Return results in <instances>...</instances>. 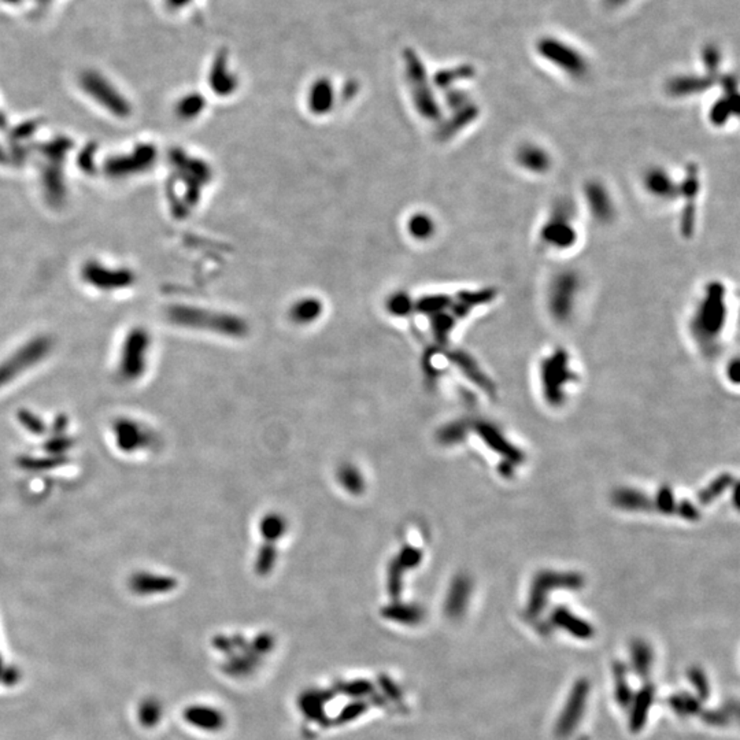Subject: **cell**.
Wrapping results in <instances>:
<instances>
[{
	"mask_svg": "<svg viewBox=\"0 0 740 740\" xmlns=\"http://www.w3.org/2000/svg\"><path fill=\"white\" fill-rule=\"evenodd\" d=\"M728 321V292L724 283H707L690 320V332L699 349L712 354L719 349V337Z\"/></svg>",
	"mask_w": 740,
	"mask_h": 740,
	"instance_id": "cell-1",
	"label": "cell"
},
{
	"mask_svg": "<svg viewBox=\"0 0 740 740\" xmlns=\"http://www.w3.org/2000/svg\"><path fill=\"white\" fill-rule=\"evenodd\" d=\"M536 55L554 70L571 80H584L591 70L587 55L571 41L554 35H544L534 43Z\"/></svg>",
	"mask_w": 740,
	"mask_h": 740,
	"instance_id": "cell-2",
	"label": "cell"
},
{
	"mask_svg": "<svg viewBox=\"0 0 740 740\" xmlns=\"http://www.w3.org/2000/svg\"><path fill=\"white\" fill-rule=\"evenodd\" d=\"M576 217L575 203L568 198L558 199L539 228L537 239L540 245L555 252H565L575 248L578 242Z\"/></svg>",
	"mask_w": 740,
	"mask_h": 740,
	"instance_id": "cell-3",
	"label": "cell"
},
{
	"mask_svg": "<svg viewBox=\"0 0 740 740\" xmlns=\"http://www.w3.org/2000/svg\"><path fill=\"white\" fill-rule=\"evenodd\" d=\"M581 279L572 269L555 273L547 287V308L556 323H566L575 314Z\"/></svg>",
	"mask_w": 740,
	"mask_h": 740,
	"instance_id": "cell-4",
	"label": "cell"
},
{
	"mask_svg": "<svg viewBox=\"0 0 740 740\" xmlns=\"http://www.w3.org/2000/svg\"><path fill=\"white\" fill-rule=\"evenodd\" d=\"M702 188V177L698 164L688 162L684 166L683 176L678 180L680 217L678 229L683 239H693L698 224V201Z\"/></svg>",
	"mask_w": 740,
	"mask_h": 740,
	"instance_id": "cell-5",
	"label": "cell"
},
{
	"mask_svg": "<svg viewBox=\"0 0 740 740\" xmlns=\"http://www.w3.org/2000/svg\"><path fill=\"white\" fill-rule=\"evenodd\" d=\"M51 342L47 337H38L11 354L0 362V388L11 384L26 370L40 364L51 351Z\"/></svg>",
	"mask_w": 740,
	"mask_h": 740,
	"instance_id": "cell-6",
	"label": "cell"
},
{
	"mask_svg": "<svg viewBox=\"0 0 740 740\" xmlns=\"http://www.w3.org/2000/svg\"><path fill=\"white\" fill-rule=\"evenodd\" d=\"M150 339L145 332L135 330L123 342L118 364V377L125 383L138 381L147 369V352Z\"/></svg>",
	"mask_w": 740,
	"mask_h": 740,
	"instance_id": "cell-7",
	"label": "cell"
},
{
	"mask_svg": "<svg viewBox=\"0 0 740 740\" xmlns=\"http://www.w3.org/2000/svg\"><path fill=\"white\" fill-rule=\"evenodd\" d=\"M540 371L549 402L558 405L562 399V387L572 377L566 351L556 349L551 355H549L544 361H542Z\"/></svg>",
	"mask_w": 740,
	"mask_h": 740,
	"instance_id": "cell-8",
	"label": "cell"
},
{
	"mask_svg": "<svg viewBox=\"0 0 740 740\" xmlns=\"http://www.w3.org/2000/svg\"><path fill=\"white\" fill-rule=\"evenodd\" d=\"M113 436L117 447L126 454L150 449L155 443L154 432L130 418L117 420L113 424Z\"/></svg>",
	"mask_w": 740,
	"mask_h": 740,
	"instance_id": "cell-9",
	"label": "cell"
},
{
	"mask_svg": "<svg viewBox=\"0 0 740 740\" xmlns=\"http://www.w3.org/2000/svg\"><path fill=\"white\" fill-rule=\"evenodd\" d=\"M583 584L581 577L577 575H558L553 572H544L536 577L534 585L531 588L529 602H528V613L529 616L536 617L544 610L547 602V593L553 588H572L576 590Z\"/></svg>",
	"mask_w": 740,
	"mask_h": 740,
	"instance_id": "cell-10",
	"label": "cell"
},
{
	"mask_svg": "<svg viewBox=\"0 0 740 740\" xmlns=\"http://www.w3.org/2000/svg\"><path fill=\"white\" fill-rule=\"evenodd\" d=\"M583 199L590 215L600 224L612 223L617 215L616 202L609 188L600 181L590 180L583 186Z\"/></svg>",
	"mask_w": 740,
	"mask_h": 740,
	"instance_id": "cell-11",
	"label": "cell"
},
{
	"mask_svg": "<svg viewBox=\"0 0 740 740\" xmlns=\"http://www.w3.org/2000/svg\"><path fill=\"white\" fill-rule=\"evenodd\" d=\"M588 691H590V685L585 680H580L576 683L575 687L568 698V702L565 705V709L562 710L558 722H556V727H555L556 735L559 738L569 736L575 731L576 727L578 725L580 719L583 717L584 709H585L584 706L588 699Z\"/></svg>",
	"mask_w": 740,
	"mask_h": 740,
	"instance_id": "cell-12",
	"label": "cell"
},
{
	"mask_svg": "<svg viewBox=\"0 0 740 740\" xmlns=\"http://www.w3.org/2000/svg\"><path fill=\"white\" fill-rule=\"evenodd\" d=\"M641 185L644 191L658 202L673 203L678 202V180H676L666 169L661 166L649 167L643 173Z\"/></svg>",
	"mask_w": 740,
	"mask_h": 740,
	"instance_id": "cell-13",
	"label": "cell"
},
{
	"mask_svg": "<svg viewBox=\"0 0 740 740\" xmlns=\"http://www.w3.org/2000/svg\"><path fill=\"white\" fill-rule=\"evenodd\" d=\"M719 79L705 72L702 74H678L666 82L665 89L675 99H688L710 91Z\"/></svg>",
	"mask_w": 740,
	"mask_h": 740,
	"instance_id": "cell-14",
	"label": "cell"
},
{
	"mask_svg": "<svg viewBox=\"0 0 740 740\" xmlns=\"http://www.w3.org/2000/svg\"><path fill=\"white\" fill-rule=\"evenodd\" d=\"M514 161L517 166L534 176H544L553 169L551 154L540 144L522 143L514 152Z\"/></svg>",
	"mask_w": 740,
	"mask_h": 740,
	"instance_id": "cell-15",
	"label": "cell"
},
{
	"mask_svg": "<svg viewBox=\"0 0 740 740\" xmlns=\"http://www.w3.org/2000/svg\"><path fill=\"white\" fill-rule=\"evenodd\" d=\"M176 578L170 576L155 575L151 572H138L129 578V590L135 595H155L174 590Z\"/></svg>",
	"mask_w": 740,
	"mask_h": 740,
	"instance_id": "cell-16",
	"label": "cell"
},
{
	"mask_svg": "<svg viewBox=\"0 0 740 740\" xmlns=\"http://www.w3.org/2000/svg\"><path fill=\"white\" fill-rule=\"evenodd\" d=\"M553 622L556 627L566 629L571 635L578 637V639H590L594 635V629L588 622L583 621L581 618L576 617L568 609H564V607L555 610V613L553 615Z\"/></svg>",
	"mask_w": 740,
	"mask_h": 740,
	"instance_id": "cell-17",
	"label": "cell"
},
{
	"mask_svg": "<svg viewBox=\"0 0 740 740\" xmlns=\"http://www.w3.org/2000/svg\"><path fill=\"white\" fill-rule=\"evenodd\" d=\"M653 700H654V687L646 685L643 690L639 691L637 698L632 703V712H631V719H629V728L634 732L640 731L644 727Z\"/></svg>",
	"mask_w": 740,
	"mask_h": 740,
	"instance_id": "cell-18",
	"label": "cell"
},
{
	"mask_svg": "<svg viewBox=\"0 0 740 740\" xmlns=\"http://www.w3.org/2000/svg\"><path fill=\"white\" fill-rule=\"evenodd\" d=\"M477 431L480 433L481 439L487 443V446H490L495 452H502L505 456H508L510 459V462H520L522 459V456L520 455V452H517L515 449H513L502 436H500V432L496 431L493 427L488 425V424H478L477 427Z\"/></svg>",
	"mask_w": 740,
	"mask_h": 740,
	"instance_id": "cell-19",
	"label": "cell"
},
{
	"mask_svg": "<svg viewBox=\"0 0 740 740\" xmlns=\"http://www.w3.org/2000/svg\"><path fill=\"white\" fill-rule=\"evenodd\" d=\"M738 103L739 101L731 99L725 95H721L716 102L709 108L707 117L709 123L716 128H722L731 121L732 117L738 116Z\"/></svg>",
	"mask_w": 740,
	"mask_h": 740,
	"instance_id": "cell-20",
	"label": "cell"
},
{
	"mask_svg": "<svg viewBox=\"0 0 740 740\" xmlns=\"http://www.w3.org/2000/svg\"><path fill=\"white\" fill-rule=\"evenodd\" d=\"M471 594V583L465 577H458L452 585V591L447 600V612L452 616H458L465 610Z\"/></svg>",
	"mask_w": 740,
	"mask_h": 740,
	"instance_id": "cell-21",
	"label": "cell"
},
{
	"mask_svg": "<svg viewBox=\"0 0 740 740\" xmlns=\"http://www.w3.org/2000/svg\"><path fill=\"white\" fill-rule=\"evenodd\" d=\"M632 662H634V668L640 678L641 676L644 678L649 675V672L651 669V662H653V653L647 643H644L641 640H637L632 644Z\"/></svg>",
	"mask_w": 740,
	"mask_h": 740,
	"instance_id": "cell-22",
	"label": "cell"
},
{
	"mask_svg": "<svg viewBox=\"0 0 740 740\" xmlns=\"http://www.w3.org/2000/svg\"><path fill=\"white\" fill-rule=\"evenodd\" d=\"M613 500L618 508H622V509L644 510V509L650 508L647 498L643 493H637L634 490H618L613 495Z\"/></svg>",
	"mask_w": 740,
	"mask_h": 740,
	"instance_id": "cell-23",
	"label": "cell"
},
{
	"mask_svg": "<svg viewBox=\"0 0 740 740\" xmlns=\"http://www.w3.org/2000/svg\"><path fill=\"white\" fill-rule=\"evenodd\" d=\"M287 522L279 514H267L261 522V534L267 543H274L286 534Z\"/></svg>",
	"mask_w": 740,
	"mask_h": 740,
	"instance_id": "cell-24",
	"label": "cell"
},
{
	"mask_svg": "<svg viewBox=\"0 0 740 740\" xmlns=\"http://www.w3.org/2000/svg\"><path fill=\"white\" fill-rule=\"evenodd\" d=\"M454 357H456L455 361L461 366V369L464 370L465 373H468L469 377L474 380L480 387H483L484 390H491L488 379L483 374L481 370L478 369V365L473 361L469 355H466V354H455Z\"/></svg>",
	"mask_w": 740,
	"mask_h": 740,
	"instance_id": "cell-25",
	"label": "cell"
},
{
	"mask_svg": "<svg viewBox=\"0 0 740 740\" xmlns=\"http://www.w3.org/2000/svg\"><path fill=\"white\" fill-rule=\"evenodd\" d=\"M339 480H340L342 486L344 487V490H347L349 493H354V495L362 493L365 488L362 474L352 465H344L339 471Z\"/></svg>",
	"mask_w": 740,
	"mask_h": 740,
	"instance_id": "cell-26",
	"label": "cell"
},
{
	"mask_svg": "<svg viewBox=\"0 0 740 740\" xmlns=\"http://www.w3.org/2000/svg\"><path fill=\"white\" fill-rule=\"evenodd\" d=\"M702 63H703V72L713 76L719 77L721 76V63L722 57L719 48L716 45H706L702 50Z\"/></svg>",
	"mask_w": 740,
	"mask_h": 740,
	"instance_id": "cell-27",
	"label": "cell"
},
{
	"mask_svg": "<svg viewBox=\"0 0 740 740\" xmlns=\"http://www.w3.org/2000/svg\"><path fill=\"white\" fill-rule=\"evenodd\" d=\"M410 233L420 240H428L435 233V223L430 215L418 214L410 218Z\"/></svg>",
	"mask_w": 740,
	"mask_h": 740,
	"instance_id": "cell-28",
	"label": "cell"
},
{
	"mask_svg": "<svg viewBox=\"0 0 740 740\" xmlns=\"http://www.w3.org/2000/svg\"><path fill=\"white\" fill-rule=\"evenodd\" d=\"M615 678H616V699L622 707H628L632 702V691L625 678V669L621 663L615 666Z\"/></svg>",
	"mask_w": 740,
	"mask_h": 740,
	"instance_id": "cell-29",
	"label": "cell"
},
{
	"mask_svg": "<svg viewBox=\"0 0 740 740\" xmlns=\"http://www.w3.org/2000/svg\"><path fill=\"white\" fill-rule=\"evenodd\" d=\"M66 462L65 458H60V456H45V458H21L20 465L21 468L23 469H29V471H45V469H54V468H58L60 465H63Z\"/></svg>",
	"mask_w": 740,
	"mask_h": 740,
	"instance_id": "cell-30",
	"label": "cell"
},
{
	"mask_svg": "<svg viewBox=\"0 0 740 740\" xmlns=\"http://www.w3.org/2000/svg\"><path fill=\"white\" fill-rule=\"evenodd\" d=\"M669 703H671V707L678 712V714L681 716H691V714H695L698 713L699 709H700V703L697 698L688 695V694H678V695H673L672 698L669 699Z\"/></svg>",
	"mask_w": 740,
	"mask_h": 740,
	"instance_id": "cell-31",
	"label": "cell"
},
{
	"mask_svg": "<svg viewBox=\"0 0 740 740\" xmlns=\"http://www.w3.org/2000/svg\"><path fill=\"white\" fill-rule=\"evenodd\" d=\"M73 446V440L65 435V432H55L52 439H48L44 444V450L51 456L65 458V454Z\"/></svg>",
	"mask_w": 740,
	"mask_h": 740,
	"instance_id": "cell-32",
	"label": "cell"
},
{
	"mask_svg": "<svg viewBox=\"0 0 740 740\" xmlns=\"http://www.w3.org/2000/svg\"><path fill=\"white\" fill-rule=\"evenodd\" d=\"M276 562V549L273 547V543H267L259 550V554L257 556V571L261 575H267V572L271 571Z\"/></svg>",
	"mask_w": 740,
	"mask_h": 740,
	"instance_id": "cell-33",
	"label": "cell"
},
{
	"mask_svg": "<svg viewBox=\"0 0 740 740\" xmlns=\"http://www.w3.org/2000/svg\"><path fill=\"white\" fill-rule=\"evenodd\" d=\"M18 420H20L21 425L26 431L30 432L32 435H43L45 432V424L43 422L41 418H39L36 414H33L32 411L20 410Z\"/></svg>",
	"mask_w": 740,
	"mask_h": 740,
	"instance_id": "cell-34",
	"label": "cell"
},
{
	"mask_svg": "<svg viewBox=\"0 0 740 740\" xmlns=\"http://www.w3.org/2000/svg\"><path fill=\"white\" fill-rule=\"evenodd\" d=\"M688 678H690L691 684L694 685V688L697 690L699 698L706 699L709 697V693H710L709 680H707L705 672L700 668H693L688 672Z\"/></svg>",
	"mask_w": 740,
	"mask_h": 740,
	"instance_id": "cell-35",
	"label": "cell"
},
{
	"mask_svg": "<svg viewBox=\"0 0 740 740\" xmlns=\"http://www.w3.org/2000/svg\"><path fill=\"white\" fill-rule=\"evenodd\" d=\"M656 505L662 513H675L678 510L673 493L668 487H663L662 490H659L657 499H656Z\"/></svg>",
	"mask_w": 740,
	"mask_h": 740,
	"instance_id": "cell-36",
	"label": "cell"
},
{
	"mask_svg": "<svg viewBox=\"0 0 740 740\" xmlns=\"http://www.w3.org/2000/svg\"><path fill=\"white\" fill-rule=\"evenodd\" d=\"M161 716V709L158 707L157 703L151 702V700H147L145 703L142 705V709H140V721L142 724H144L145 727H151L154 725L158 717Z\"/></svg>",
	"mask_w": 740,
	"mask_h": 740,
	"instance_id": "cell-37",
	"label": "cell"
},
{
	"mask_svg": "<svg viewBox=\"0 0 740 740\" xmlns=\"http://www.w3.org/2000/svg\"><path fill=\"white\" fill-rule=\"evenodd\" d=\"M729 484H731V478H729L728 476H722V477H719V478H717L716 481H713V483L710 484L709 488L705 490V493L700 495L702 500H703V502H709V500H712L713 498H716L717 495L722 493V491H724Z\"/></svg>",
	"mask_w": 740,
	"mask_h": 740,
	"instance_id": "cell-38",
	"label": "cell"
},
{
	"mask_svg": "<svg viewBox=\"0 0 740 740\" xmlns=\"http://www.w3.org/2000/svg\"><path fill=\"white\" fill-rule=\"evenodd\" d=\"M603 1L607 9H620V7L625 6L627 3H629L631 0H603Z\"/></svg>",
	"mask_w": 740,
	"mask_h": 740,
	"instance_id": "cell-39",
	"label": "cell"
},
{
	"mask_svg": "<svg viewBox=\"0 0 740 740\" xmlns=\"http://www.w3.org/2000/svg\"><path fill=\"white\" fill-rule=\"evenodd\" d=\"M0 678H1V661H0Z\"/></svg>",
	"mask_w": 740,
	"mask_h": 740,
	"instance_id": "cell-40",
	"label": "cell"
},
{
	"mask_svg": "<svg viewBox=\"0 0 740 740\" xmlns=\"http://www.w3.org/2000/svg\"><path fill=\"white\" fill-rule=\"evenodd\" d=\"M580 740H587V739H584V738H583V739H580Z\"/></svg>",
	"mask_w": 740,
	"mask_h": 740,
	"instance_id": "cell-41",
	"label": "cell"
}]
</instances>
